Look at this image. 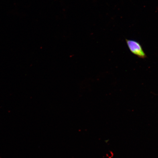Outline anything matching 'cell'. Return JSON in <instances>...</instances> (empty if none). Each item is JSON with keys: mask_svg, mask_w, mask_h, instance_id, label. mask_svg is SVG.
<instances>
[{"mask_svg": "<svg viewBox=\"0 0 158 158\" xmlns=\"http://www.w3.org/2000/svg\"><path fill=\"white\" fill-rule=\"evenodd\" d=\"M128 48L132 54L138 58L145 59L147 58V55L144 51L143 47L138 41L134 40L126 39Z\"/></svg>", "mask_w": 158, "mask_h": 158, "instance_id": "obj_1", "label": "cell"}]
</instances>
